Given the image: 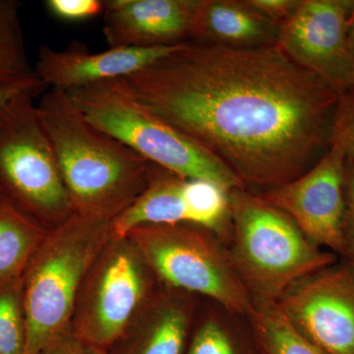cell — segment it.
Masks as SVG:
<instances>
[{
    "label": "cell",
    "instance_id": "cell-26",
    "mask_svg": "<svg viewBox=\"0 0 354 354\" xmlns=\"http://www.w3.org/2000/svg\"><path fill=\"white\" fill-rule=\"evenodd\" d=\"M39 354H109L108 351L90 346L70 330L57 341L51 342Z\"/></svg>",
    "mask_w": 354,
    "mask_h": 354
},
{
    "label": "cell",
    "instance_id": "cell-4",
    "mask_svg": "<svg viewBox=\"0 0 354 354\" xmlns=\"http://www.w3.org/2000/svg\"><path fill=\"white\" fill-rule=\"evenodd\" d=\"M111 221L73 214L50 230L23 276L24 354H39L71 330L91 266L111 237Z\"/></svg>",
    "mask_w": 354,
    "mask_h": 354
},
{
    "label": "cell",
    "instance_id": "cell-16",
    "mask_svg": "<svg viewBox=\"0 0 354 354\" xmlns=\"http://www.w3.org/2000/svg\"><path fill=\"white\" fill-rule=\"evenodd\" d=\"M176 223L193 225L190 180L151 162L148 186L111 221V236L123 239L140 225Z\"/></svg>",
    "mask_w": 354,
    "mask_h": 354
},
{
    "label": "cell",
    "instance_id": "cell-3",
    "mask_svg": "<svg viewBox=\"0 0 354 354\" xmlns=\"http://www.w3.org/2000/svg\"><path fill=\"white\" fill-rule=\"evenodd\" d=\"M228 253L256 308H269L301 281L337 263V255L305 236L290 216L251 191L228 193Z\"/></svg>",
    "mask_w": 354,
    "mask_h": 354
},
{
    "label": "cell",
    "instance_id": "cell-23",
    "mask_svg": "<svg viewBox=\"0 0 354 354\" xmlns=\"http://www.w3.org/2000/svg\"><path fill=\"white\" fill-rule=\"evenodd\" d=\"M46 6L60 19L82 21L101 15L104 4L101 0H48Z\"/></svg>",
    "mask_w": 354,
    "mask_h": 354
},
{
    "label": "cell",
    "instance_id": "cell-13",
    "mask_svg": "<svg viewBox=\"0 0 354 354\" xmlns=\"http://www.w3.org/2000/svg\"><path fill=\"white\" fill-rule=\"evenodd\" d=\"M177 46L109 48L101 53H91L79 43L62 50L41 46L34 69L46 87L68 92L131 75L169 55Z\"/></svg>",
    "mask_w": 354,
    "mask_h": 354
},
{
    "label": "cell",
    "instance_id": "cell-8",
    "mask_svg": "<svg viewBox=\"0 0 354 354\" xmlns=\"http://www.w3.org/2000/svg\"><path fill=\"white\" fill-rule=\"evenodd\" d=\"M158 286L136 244L129 237L111 236L84 279L72 333L109 353Z\"/></svg>",
    "mask_w": 354,
    "mask_h": 354
},
{
    "label": "cell",
    "instance_id": "cell-9",
    "mask_svg": "<svg viewBox=\"0 0 354 354\" xmlns=\"http://www.w3.org/2000/svg\"><path fill=\"white\" fill-rule=\"evenodd\" d=\"M325 354H354V268L335 264L298 281L274 305Z\"/></svg>",
    "mask_w": 354,
    "mask_h": 354
},
{
    "label": "cell",
    "instance_id": "cell-15",
    "mask_svg": "<svg viewBox=\"0 0 354 354\" xmlns=\"http://www.w3.org/2000/svg\"><path fill=\"white\" fill-rule=\"evenodd\" d=\"M279 28L245 0H199L191 41L230 48H257L276 44Z\"/></svg>",
    "mask_w": 354,
    "mask_h": 354
},
{
    "label": "cell",
    "instance_id": "cell-21",
    "mask_svg": "<svg viewBox=\"0 0 354 354\" xmlns=\"http://www.w3.org/2000/svg\"><path fill=\"white\" fill-rule=\"evenodd\" d=\"M23 278L0 283V354H24Z\"/></svg>",
    "mask_w": 354,
    "mask_h": 354
},
{
    "label": "cell",
    "instance_id": "cell-20",
    "mask_svg": "<svg viewBox=\"0 0 354 354\" xmlns=\"http://www.w3.org/2000/svg\"><path fill=\"white\" fill-rule=\"evenodd\" d=\"M247 320L262 354H325L298 334L276 307L256 308Z\"/></svg>",
    "mask_w": 354,
    "mask_h": 354
},
{
    "label": "cell",
    "instance_id": "cell-17",
    "mask_svg": "<svg viewBox=\"0 0 354 354\" xmlns=\"http://www.w3.org/2000/svg\"><path fill=\"white\" fill-rule=\"evenodd\" d=\"M197 315L185 354H262L250 324L213 304Z\"/></svg>",
    "mask_w": 354,
    "mask_h": 354
},
{
    "label": "cell",
    "instance_id": "cell-22",
    "mask_svg": "<svg viewBox=\"0 0 354 354\" xmlns=\"http://www.w3.org/2000/svg\"><path fill=\"white\" fill-rule=\"evenodd\" d=\"M333 143L341 146L346 160L354 165V90L339 94L333 127Z\"/></svg>",
    "mask_w": 354,
    "mask_h": 354
},
{
    "label": "cell",
    "instance_id": "cell-19",
    "mask_svg": "<svg viewBox=\"0 0 354 354\" xmlns=\"http://www.w3.org/2000/svg\"><path fill=\"white\" fill-rule=\"evenodd\" d=\"M21 2L0 0V88L36 77L26 50Z\"/></svg>",
    "mask_w": 354,
    "mask_h": 354
},
{
    "label": "cell",
    "instance_id": "cell-11",
    "mask_svg": "<svg viewBox=\"0 0 354 354\" xmlns=\"http://www.w3.org/2000/svg\"><path fill=\"white\" fill-rule=\"evenodd\" d=\"M353 0H300L279 28L277 44L293 62L339 94L354 88V57L346 30Z\"/></svg>",
    "mask_w": 354,
    "mask_h": 354
},
{
    "label": "cell",
    "instance_id": "cell-24",
    "mask_svg": "<svg viewBox=\"0 0 354 354\" xmlns=\"http://www.w3.org/2000/svg\"><path fill=\"white\" fill-rule=\"evenodd\" d=\"M344 257L354 268V165L346 160V218Z\"/></svg>",
    "mask_w": 354,
    "mask_h": 354
},
{
    "label": "cell",
    "instance_id": "cell-25",
    "mask_svg": "<svg viewBox=\"0 0 354 354\" xmlns=\"http://www.w3.org/2000/svg\"><path fill=\"white\" fill-rule=\"evenodd\" d=\"M249 6L274 24L281 26L295 14L300 0H245Z\"/></svg>",
    "mask_w": 354,
    "mask_h": 354
},
{
    "label": "cell",
    "instance_id": "cell-27",
    "mask_svg": "<svg viewBox=\"0 0 354 354\" xmlns=\"http://www.w3.org/2000/svg\"><path fill=\"white\" fill-rule=\"evenodd\" d=\"M46 88L48 87L41 82L38 76L0 88V106L12 100L16 95L23 94V93H29L35 97H38L41 93L46 90Z\"/></svg>",
    "mask_w": 354,
    "mask_h": 354
},
{
    "label": "cell",
    "instance_id": "cell-7",
    "mask_svg": "<svg viewBox=\"0 0 354 354\" xmlns=\"http://www.w3.org/2000/svg\"><path fill=\"white\" fill-rule=\"evenodd\" d=\"M127 237L143 254L160 285L208 298L245 319L255 312L227 246L211 230L191 223L145 225Z\"/></svg>",
    "mask_w": 354,
    "mask_h": 354
},
{
    "label": "cell",
    "instance_id": "cell-12",
    "mask_svg": "<svg viewBox=\"0 0 354 354\" xmlns=\"http://www.w3.org/2000/svg\"><path fill=\"white\" fill-rule=\"evenodd\" d=\"M199 0H106L104 35L109 48H158L192 39Z\"/></svg>",
    "mask_w": 354,
    "mask_h": 354
},
{
    "label": "cell",
    "instance_id": "cell-1",
    "mask_svg": "<svg viewBox=\"0 0 354 354\" xmlns=\"http://www.w3.org/2000/svg\"><path fill=\"white\" fill-rule=\"evenodd\" d=\"M121 80L144 108L206 149L251 192L295 180L332 147L339 93L277 44L186 41Z\"/></svg>",
    "mask_w": 354,
    "mask_h": 354
},
{
    "label": "cell",
    "instance_id": "cell-28",
    "mask_svg": "<svg viewBox=\"0 0 354 354\" xmlns=\"http://www.w3.org/2000/svg\"><path fill=\"white\" fill-rule=\"evenodd\" d=\"M349 50L354 57V0L349 11L348 19V30H346Z\"/></svg>",
    "mask_w": 354,
    "mask_h": 354
},
{
    "label": "cell",
    "instance_id": "cell-6",
    "mask_svg": "<svg viewBox=\"0 0 354 354\" xmlns=\"http://www.w3.org/2000/svg\"><path fill=\"white\" fill-rule=\"evenodd\" d=\"M35 97L23 93L0 106V196L53 230L75 213Z\"/></svg>",
    "mask_w": 354,
    "mask_h": 354
},
{
    "label": "cell",
    "instance_id": "cell-18",
    "mask_svg": "<svg viewBox=\"0 0 354 354\" xmlns=\"http://www.w3.org/2000/svg\"><path fill=\"white\" fill-rule=\"evenodd\" d=\"M48 232L0 196V283L23 278Z\"/></svg>",
    "mask_w": 354,
    "mask_h": 354
},
{
    "label": "cell",
    "instance_id": "cell-5",
    "mask_svg": "<svg viewBox=\"0 0 354 354\" xmlns=\"http://www.w3.org/2000/svg\"><path fill=\"white\" fill-rule=\"evenodd\" d=\"M66 93L92 124L148 162L183 178L215 184L227 192L247 190L206 149L144 108L121 79Z\"/></svg>",
    "mask_w": 354,
    "mask_h": 354
},
{
    "label": "cell",
    "instance_id": "cell-2",
    "mask_svg": "<svg viewBox=\"0 0 354 354\" xmlns=\"http://www.w3.org/2000/svg\"><path fill=\"white\" fill-rule=\"evenodd\" d=\"M37 106L74 213L113 221L144 192L151 162L92 124L66 92L50 88Z\"/></svg>",
    "mask_w": 354,
    "mask_h": 354
},
{
    "label": "cell",
    "instance_id": "cell-10",
    "mask_svg": "<svg viewBox=\"0 0 354 354\" xmlns=\"http://www.w3.org/2000/svg\"><path fill=\"white\" fill-rule=\"evenodd\" d=\"M346 160L342 147L333 143L322 158L301 176L256 194L290 216L316 245L342 256Z\"/></svg>",
    "mask_w": 354,
    "mask_h": 354
},
{
    "label": "cell",
    "instance_id": "cell-29",
    "mask_svg": "<svg viewBox=\"0 0 354 354\" xmlns=\"http://www.w3.org/2000/svg\"><path fill=\"white\" fill-rule=\"evenodd\" d=\"M353 90H354V88H353Z\"/></svg>",
    "mask_w": 354,
    "mask_h": 354
},
{
    "label": "cell",
    "instance_id": "cell-14",
    "mask_svg": "<svg viewBox=\"0 0 354 354\" xmlns=\"http://www.w3.org/2000/svg\"><path fill=\"white\" fill-rule=\"evenodd\" d=\"M198 312L195 295L160 285L114 346L120 354H185Z\"/></svg>",
    "mask_w": 354,
    "mask_h": 354
}]
</instances>
